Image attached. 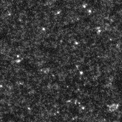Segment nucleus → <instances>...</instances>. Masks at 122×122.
Listing matches in <instances>:
<instances>
[{
	"mask_svg": "<svg viewBox=\"0 0 122 122\" xmlns=\"http://www.w3.org/2000/svg\"><path fill=\"white\" fill-rule=\"evenodd\" d=\"M119 105L118 104H112L111 105H109L108 107V109L110 112H114L115 111H117L118 109Z\"/></svg>",
	"mask_w": 122,
	"mask_h": 122,
	"instance_id": "nucleus-1",
	"label": "nucleus"
}]
</instances>
